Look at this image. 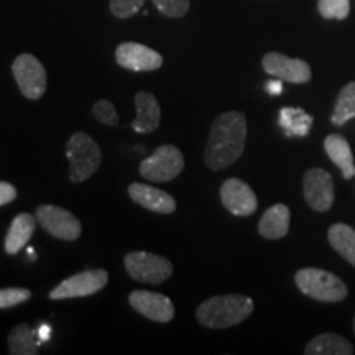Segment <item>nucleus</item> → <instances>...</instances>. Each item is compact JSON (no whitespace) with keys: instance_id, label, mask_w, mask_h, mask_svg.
Wrapping results in <instances>:
<instances>
[{"instance_id":"nucleus-19","label":"nucleus","mask_w":355,"mask_h":355,"mask_svg":"<svg viewBox=\"0 0 355 355\" xmlns=\"http://www.w3.org/2000/svg\"><path fill=\"white\" fill-rule=\"evenodd\" d=\"M324 150H326L327 157H329L334 165L343 171L345 180H350L355 175V163H354V155L352 150H350L349 141L344 139V137L332 135L326 137L324 140Z\"/></svg>"},{"instance_id":"nucleus-27","label":"nucleus","mask_w":355,"mask_h":355,"mask_svg":"<svg viewBox=\"0 0 355 355\" xmlns=\"http://www.w3.org/2000/svg\"><path fill=\"white\" fill-rule=\"evenodd\" d=\"M30 296H32V291L26 290V288H6V290H0V309L19 306L28 301Z\"/></svg>"},{"instance_id":"nucleus-28","label":"nucleus","mask_w":355,"mask_h":355,"mask_svg":"<svg viewBox=\"0 0 355 355\" xmlns=\"http://www.w3.org/2000/svg\"><path fill=\"white\" fill-rule=\"evenodd\" d=\"M92 114H94L96 121L104 123V125H109V127L119 125L117 110H115L114 104H110L109 101H105V99L97 101L94 104V107H92Z\"/></svg>"},{"instance_id":"nucleus-18","label":"nucleus","mask_w":355,"mask_h":355,"mask_svg":"<svg viewBox=\"0 0 355 355\" xmlns=\"http://www.w3.org/2000/svg\"><path fill=\"white\" fill-rule=\"evenodd\" d=\"M37 217L32 214H19L12 220L8 232L6 235V252L8 255H17L30 242L35 232V224H37Z\"/></svg>"},{"instance_id":"nucleus-33","label":"nucleus","mask_w":355,"mask_h":355,"mask_svg":"<svg viewBox=\"0 0 355 355\" xmlns=\"http://www.w3.org/2000/svg\"><path fill=\"white\" fill-rule=\"evenodd\" d=\"M354 331H355V321H354Z\"/></svg>"},{"instance_id":"nucleus-16","label":"nucleus","mask_w":355,"mask_h":355,"mask_svg":"<svg viewBox=\"0 0 355 355\" xmlns=\"http://www.w3.org/2000/svg\"><path fill=\"white\" fill-rule=\"evenodd\" d=\"M135 107L137 117L132 122V128L139 133H150L155 132L159 125V117L162 110L157 97L150 92H139L135 96Z\"/></svg>"},{"instance_id":"nucleus-14","label":"nucleus","mask_w":355,"mask_h":355,"mask_svg":"<svg viewBox=\"0 0 355 355\" xmlns=\"http://www.w3.org/2000/svg\"><path fill=\"white\" fill-rule=\"evenodd\" d=\"M130 306L141 316L152 319L155 322H170L175 318V306L165 295L153 291H132L128 296Z\"/></svg>"},{"instance_id":"nucleus-24","label":"nucleus","mask_w":355,"mask_h":355,"mask_svg":"<svg viewBox=\"0 0 355 355\" xmlns=\"http://www.w3.org/2000/svg\"><path fill=\"white\" fill-rule=\"evenodd\" d=\"M355 119V83H349L337 96L331 121L334 125H344Z\"/></svg>"},{"instance_id":"nucleus-25","label":"nucleus","mask_w":355,"mask_h":355,"mask_svg":"<svg viewBox=\"0 0 355 355\" xmlns=\"http://www.w3.org/2000/svg\"><path fill=\"white\" fill-rule=\"evenodd\" d=\"M318 10L327 20H344L350 12V0H319Z\"/></svg>"},{"instance_id":"nucleus-26","label":"nucleus","mask_w":355,"mask_h":355,"mask_svg":"<svg viewBox=\"0 0 355 355\" xmlns=\"http://www.w3.org/2000/svg\"><path fill=\"white\" fill-rule=\"evenodd\" d=\"M152 2L168 19H180L189 10V0H152Z\"/></svg>"},{"instance_id":"nucleus-22","label":"nucleus","mask_w":355,"mask_h":355,"mask_svg":"<svg viewBox=\"0 0 355 355\" xmlns=\"http://www.w3.org/2000/svg\"><path fill=\"white\" fill-rule=\"evenodd\" d=\"M327 237L337 254L355 266V230L347 224H334L331 225Z\"/></svg>"},{"instance_id":"nucleus-31","label":"nucleus","mask_w":355,"mask_h":355,"mask_svg":"<svg viewBox=\"0 0 355 355\" xmlns=\"http://www.w3.org/2000/svg\"><path fill=\"white\" fill-rule=\"evenodd\" d=\"M266 91H268L270 94H273V96L282 94V92H283L282 79H278V81H270V83H266Z\"/></svg>"},{"instance_id":"nucleus-6","label":"nucleus","mask_w":355,"mask_h":355,"mask_svg":"<svg viewBox=\"0 0 355 355\" xmlns=\"http://www.w3.org/2000/svg\"><path fill=\"white\" fill-rule=\"evenodd\" d=\"M127 273L135 282L146 283V285H159L166 282L173 275V265L170 260L146 252H130L123 260Z\"/></svg>"},{"instance_id":"nucleus-17","label":"nucleus","mask_w":355,"mask_h":355,"mask_svg":"<svg viewBox=\"0 0 355 355\" xmlns=\"http://www.w3.org/2000/svg\"><path fill=\"white\" fill-rule=\"evenodd\" d=\"M291 212L285 204H275L261 216L259 222V232L265 239H282L290 230Z\"/></svg>"},{"instance_id":"nucleus-13","label":"nucleus","mask_w":355,"mask_h":355,"mask_svg":"<svg viewBox=\"0 0 355 355\" xmlns=\"http://www.w3.org/2000/svg\"><path fill=\"white\" fill-rule=\"evenodd\" d=\"M220 201L234 216H250L259 207V201L250 186L237 178H230L222 184Z\"/></svg>"},{"instance_id":"nucleus-15","label":"nucleus","mask_w":355,"mask_h":355,"mask_svg":"<svg viewBox=\"0 0 355 355\" xmlns=\"http://www.w3.org/2000/svg\"><path fill=\"white\" fill-rule=\"evenodd\" d=\"M128 194L141 207L158 212V214H171L176 209L175 198L170 196L166 191L153 188V186L132 183L128 186Z\"/></svg>"},{"instance_id":"nucleus-32","label":"nucleus","mask_w":355,"mask_h":355,"mask_svg":"<svg viewBox=\"0 0 355 355\" xmlns=\"http://www.w3.org/2000/svg\"><path fill=\"white\" fill-rule=\"evenodd\" d=\"M50 332H51V329H50V326H48V324H43V326H40V329L37 331L40 344L44 343V340L50 339Z\"/></svg>"},{"instance_id":"nucleus-12","label":"nucleus","mask_w":355,"mask_h":355,"mask_svg":"<svg viewBox=\"0 0 355 355\" xmlns=\"http://www.w3.org/2000/svg\"><path fill=\"white\" fill-rule=\"evenodd\" d=\"M115 60L117 63L128 71H155L163 64V56L152 48L145 46L141 43L127 42L119 44L115 50Z\"/></svg>"},{"instance_id":"nucleus-4","label":"nucleus","mask_w":355,"mask_h":355,"mask_svg":"<svg viewBox=\"0 0 355 355\" xmlns=\"http://www.w3.org/2000/svg\"><path fill=\"white\" fill-rule=\"evenodd\" d=\"M69 158V180L73 183H83L91 178L101 165V148L87 133L78 132L71 137L66 146Z\"/></svg>"},{"instance_id":"nucleus-10","label":"nucleus","mask_w":355,"mask_h":355,"mask_svg":"<svg viewBox=\"0 0 355 355\" xmlns=\"http://www.w3.org/2000/svg\"><path fill=\"white\" fill-rule=\"evenodd\" d=\"M303 193L309 207L314 211H329L334 202V183L329 173L322 168H313L304 173Z\"/></svg>"},{"instance_id":"nucleus-29","label":"nucleus","mask_w":355,"mask_h":355,"mask_svg":"<svg viewBox=\"0 0 355 355\" xmlns=\"http://www.w3.org/2000/svg\"><path fill=\"white\" fill-rule=\"evenodd\" d=\"M145 0H110V12L117 19H130L140 12Z\"/></svg>"},{"instance_id":"nucleus-9","label":"nucleus","mask_w":355,"mask_h":355,"mask_svg":"<svg viewBox=\"0 0 355 355\" xmlns=\"http://www.w3.org/2000/svg\"><path fill=\"white\" fill-rule=\"evenodd\" d=\"M109 275L105 270H86L78 275L61 282L50 293L51 300H69V298H84L99 293L107 285Z\"/></svg>"},{"instance_id":"nucleus-20","label":"nucleus","mask_w":355,"mask_h":355,"mask_svg":"<svg viewBox=\"0 0 355 355\" xmlns=\"http://www.w3.org/2000/svg\"><path fill=\"white\" fill-rule=\"evenodd\" d=\"M306 355H352L354 347L343 336L324 332L314 337L304 350Z\"/></svg>"},{"instance_id":"nucleus-11","label":"nucleus","mask_w":355,"mask_h":355,"mask_svg":"<svg viewBox=\"0 0 355 355\" xmlns=\"http://www.w3.org/2000/svg\"><path fill=\"white\" fill-rule=\"evenodd\" d=\"M261 66L270 76H275L286 83L303 84L311 79V68L306 61L288 58L282 53H266L263 60H261Z\"/></svg>"},{"instance_id":"nucleus-3","label":"nucleus","mask_w":355,"mask_h":355,"mask_svg":"<svg viewBox=\"0 0 355 355\" xmlns=\"http://www.w3.org/2000/svg\"><path fill=\"white\" fill-rule=\"evenodd\" d=\"M295 283L309 298L337 303L347 298V286L334 273L321 268H303L295 275Z\"/></svg>"},{"instance_id":"nucleus-7","label":"nucleus","mask_w":355,"mask_h":355,"mask_svg":"<svg viewBox=\"0 0 355 355\" xmlns=\"http://www.w3.org/2000/svg\"><path fill=\"white\" fill-rule=\"evenodd\" d=\"M12 73L26 99L38 101L46 91V71L33 55L24 53L15 58Z\"/></svg>"},{"instance_id":"nucleus-5","label":"nucleus","mask_w":355,"mask_h":355,"mask_svg":"<svg viewBox=\"0 0 355 355\" xmlns=\"http://www.w3.org/2000/svg\"><path fill=\"white\" fill-rule=\"evenodd\" d=\"M184 158L175 145H162L140 163V175L153 183H166L183 171Z\"/></svg>"},{"instance_id":"nucleus-30","label":"nucleus","mask_w":355,"mask_h":355,"mask_svg":"<svg viewBox=\"0 0 355 355\" xmlns=\"http://www.w3.org/2000/svg\"><path fill=\"white\" fill-rule=\"evenodd\" d=\"M15 198H17L15 186H12L10 183H6V181H0V206L15 201Z\"/></svg>"},{"instance_id":"nucleus-2","label":"nucleus","mask_w":355,"mask_h":355,"mask_svg":"<svg viewBox=\"0 0 355 355\" xmlns=\"http://www.w3.org/2000/svg\"><path fill=\"white\" fill-rule=\"evenodd\" d=\"M254 311V301L243 295L214 296L199 306L198 321L209 329H225L245 321Z\"/></svg>"},{"instance_id":"nucleus-23","label":"nucleus","mask_w":355,"mask_h":355,"mask_svg":"<svg viewBox=\"0 0 355 355\" xmlns=\"http://www.w3.org/2000/svg\"><path fill=\"white\" fill-rule=\"evenodd\" d=\"M311 123H313V117L306 114L303 109L285 107L279 112V125L285 128L288 137L308 135Z\"/></svg>"},{"instance_id":"nucleus-1","label":"nucleus","mask_w":355,"mask_h":355,"mask_svg":"<svg viewBox=\"0 0 355 355\" xmlns=\"http://www.w3.org/2000/svg\"><path fill=\"white\" fill-rule=\"evenodd\" d=\"M247 141V119L239 110L220 114L212 123L204 162L212 171H220L242 157Z\"/></svg>"},{"instance_id":"nucleus-21","label":"nucleus","mask_w":355,"mask_h":355,"mask_svg":"<svg viewBox=\"0 0 355 355\" xmlns=\"http://www.w3.org/2000/svg\"><path fill=\"white\" fill-rule=\"evenodd\" d=\"M38 334L28 324H19L8 334V352L12 355H37Z\"/></svg>"},{"instance_id":"nucleus-8","label":"nucleus","mask_w":355,"mask_h":355,"mask_svg":"<svg viewBox=\"0 0 355 355\" xmlns=\"http://www.w3.org/2000/svg\"><path fill=\"white\" fill-rule=\"evenodd\" d=\"M35 217L48 234L61 239V241H76L83 232L81 222L78 220V217H74V214H71L63 207L53 206V204L38 206L35 211Z\"/></svg>"}]
</instances>
